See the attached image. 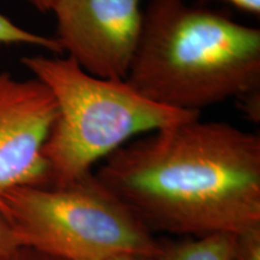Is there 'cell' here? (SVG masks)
I'll use <instances>...</instances> for the list:
<instances>
[{
    "label": "cell",
    "mask_w": 260,
    "mask_h": 260,
    "mask_svg": "<svg viewBox=\"0 0 260 260\" xmlns=\"http://www.w3.org/2000/svg\"><path fill=\"white\" fill-rule=\"evenodd\" d=\"M95 176L152 233L260 235V136L226 122L198 118L132 140Z\"/></svg>",
    "instance_id": "cell-1"
},
{
    "label": "cell",
    "mask_w": 260,
    "mask_h": 260,
    "mask_svg": "<svg viewBox=\"0 0 260 260\" xmlns=\"http://www.w3.org/2000/svg\"><path fill=\"white\" fill-rule=\"evenodd\" d=\"M235 260H260V235L237 239Z\"/></svg>",
    "instance_id": "cell-10"
},
{
    "label": "cell",
    "mask_w": 260,
    "mask_h": 260,
    "mask_svg": "<svg viewBox=\"0 0 260 260\" xmlns=\"http://www.w3.org/2000/svg\"><path fill=\"white\" fill-rule=\"evenodd\" d=\"M236 253L237 237L220 234L162 242L161 253L155 260H235Z\"/></svg>",
    "instance_id": "cell-7"
},
{
    "label": "cell",
    "mask_w": 260,
    "mask_h": 260,
    "mask_svg": "<svg viewBox=\"0 0 260 260\" xmlns=\"http://www.w3.org/2000/svg\"><path fill=\"white\" fill-rule=\"evenodd\" d=\"M0 212L19 247L65 260L121 254L160 255L162 242L94 172L58 187H21L2 198Z\"/></svg>",
    "instance_id": "cell-4"
},
{
    "label": "cell",
    "mask_w": 260,
    "mask_h": 260,
    "mask_svg": "<svg viewBox=\"0 0 260 260\" xmlns=\"http://www.w3.org/2000/svg\"><path fill=\"white\" fill-rule=\"evenodd\" d=\"M106 260H153L151 258H147V256H141V255H133V254H121L112 256V258H109Z\"/></svg>",
    "instance_id": "cell-14"
},
{
    "label": "cell",
    "mask_w": 260,
    "mask_h": 260,
    "mask_svg": "<svg viewBox=\"0 0 260 260\" xmlns=\"http://www.w3.org/2000/svg\"><path fill=\"white\" fill-rule=\"evenodd\" d=\"M0 44L27 45V46L40 47L42 50L56 54V56L63 53L56 38L45 37V35L29 31L10 21L3 14H0Z\"/></svg>",
    "instance_id": "cell-8"
},
{
    "label": "cell",
    "mask_w": 260,
    "mask_h": 260,
    "mask_svg": "<svg viewBox=\"0 0 260 260\" xmlns=\"http://www.w3.org/2000/svg\"><path fill=\"white\" fill-rule=\"evenodd\" d=\"M3 260H65L57 258V256L45 254L38 252L35 249L27 248V247H18L15 252H12L9 256Z\"/></svg>",
    "instance_id": "cell-11"
},
{
    "label": "cell",
    "mask_w": 260,
    "mask_h": 260,
    "mask_svg": "<svg viewBox=\"0 0 260 260\" xmlns=\"http://www.w3.org/2000/svg\"><path fill=\"white\" fill-rule=\"evenodd\" d=\"M144 0H57V39L84 73L125 81L144 27Z\"/></svg>",
    "instance_id": "cell-5"
},
{
    "label": "cell",
    "mask_w": 260,
    "mask_h": 260,
    "mask_svg": "<svg viewBox=\"0 0 260 260\" xmlns=\"http://www.w3.org/2000/svg\"><path fill=\"white\" fill-rule=\"evenodd\" d=\"M203 2H210V0H203ZM220 2L228 3L247 14L260 15V0H220Z\"/></svg>",
    "instance_id": "cell-12"
},
{
    "label": "cell",
    "mask_w": 260,
    "mask_h": 260,
    "mask_svg": "<svg viewBox=\"0 0 260 260\" xmlns=\"http://www.w3.org/2000/svg\"><path fill=\"white\" fill-rule=\"evenodd\" d=\"M57 115L53 94L40 80L0 73V205L16 188L50 186L42 151Z\"/></svg>",
    "instance_id": "cell-6"
},
{
    "label": "cell",
    "mask_w": 260,
    "mask_h": 260,
    "mask_svg": "<svg viewBox=\"0 0 260 260\" xmlns=\"http://www.w3.org/2000/svg\"><path fill=\"white\" fill-rule=\"evenodd\" d=\"M22 64L53 94L58 115L44 158L50 186L70 183L140 134L200 118V113L155 104L125 81L84 73L70 58L32 56Z\"/></svg>",
    "instance_id": "cell-3"
},
{
    "label": "cell",
    "mask_w": 260,
    "mask_h": 260,
    "mask_svg": "<svg viewBox=\"0 0 260 260\" xmlns=\"http://www.w3.org/2000/svg\"><path fill=\"white\" fill-rule=\"evenodd\" d=\"M40 12H50L57 0H25Z\"/></svg>",
    "instance_id": "cell-13"
},
{
    "label": "cell",
    "mask_w": 260,
    "mask_h": 260,
    "mask_svg": "<svg viewBox=\"0 0 260 260\" xmlns=\"http://www.w3.org/2000/svg\"><path fill=\"white\" fill-rule=\"evenodd\" d=\"M125 82L159 105L198 112L237 99L260 116V30L184 0H149Z\"/></svg>",
    "instance_id": "cell-2"
},
{
    "label": "cell",
    "mask_w": 260,
    "mask_h": 260,
    "mask_svg": "<svg viewBox=\"0 0 260 260\" xmlns=\"http://www.w3.org/2000/svg\"><path fill=\"white\" fill-rule=\"evenodd\" d=\"M18 242L11 226L0 212V260L5 259L18 248Z\"/></svg>",
    "instance_id": "cell-9"
}]
</instances>
